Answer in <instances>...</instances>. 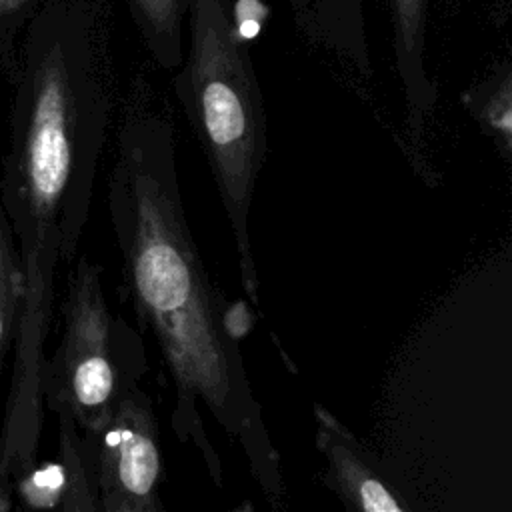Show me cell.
Listing matches in <instances>:
<instances>
[{
	"label": "cell",
	"instance_id": "4fadbf2b",
	"mask_svg": "<svg viewBox=\"0 0 512 512\" xmlns=\"http://www.w3.org/2000/svg\"><path fill=\"white\" fill-rule=\"evenodd\" d=\"M20 504L30 510H62L66 480L60 462L34 464L12 480Z\"/></svg>",
	"mask_w": 512,
	"mask_h": 512
},
{
	"label": "cell",
	"instance_id": "8fae6325",
	"mask_svg": "<svg viewBox=\"0 0 512 512\" xmlns=\"http://www.w3.org/2000/svg\"><path fill=\"white\" fill-rule=\"evenodd\" d=\"M58 416V462L64 472V512H100L92 452L86 434L66 412Z\"/></svg>",
	"mask_w": 512,
	"mask_h": 512
},
{
	"label": "cell",
	"instance_id": "ba28073f",
	"mask_svg": "<svg viewBox=\"0 0 512 512\" xmlns=\"http://www.w3.org/2000/svg\"><path fill=\"white\" fill-rule=\"evenodd\" d=\"M394 56L406 102V138L418 174L432 184L434 170L426 160V128L434 114L438 92L424 66L426 0H392Z\"/></svg>",
	"mask_w": 512,
	"mask_h": 512
},
{
	"label": "cell",
	"instance_id": "6da1fadb",
	"mask_svg": "<svg viewBox=\"0 0 512 512\" xmlns=\"http://www.w3.org/2000/svg\"><path fill=\"white\" fill-rule=\"evenodd\" d=\"M106 196L138 330L154 338L172 382V432L198 452L212 484L224 488L206 410L240 448L264 496L280 504L282 460L250 386L226 298L186 220L174 112L146 76L132 80L120 106Z\"/></svg>",
	"mask_w": 512,
	"mask_h": 512
},
{
	"label": "cell",
	"instance_id": "7a4b0ae2",
	"mask_svg": "<svg viewBox=\"0 0 512 512\" xmlns=\"http://www.w3.org/2000/svg\"><path fill=\"white\" fill-rule=\"evenodd\" d=\"M106 0H38L6 70L0 204L18 244L70 262L88 222L116 102Z\"/></svg>",
	"mask_w": 512,
	"mask_h": 512
},
{
	"label": "cell",
	"instance_id": "8992f818",
	"mask_svg": "<svg viewBox=\"0 0 512 512\" xmlns=\"http://www.w3.org/2000/svg\"><path fill=\"white\" fill-rule=\"evenodd\" d=\"M86 438L92 452L100 512L164 510L160 428L152 400L140 384L128 390L110 418Z\"/></svg>",
	"mask_w": 512,
	"mask_h": 512
},
{
	"label": "cell",
	"instance_id": "7c38bea8",
	"mask_svg": "<svg viewBox=\"0 0 512 512\" xmlns=\"http://www.w3.org/2000/svg\"><path fill=\"white\" fill-rule=\"evenodd\" d=\"M22 300V262L12 224L0 204V380L12 350Z\"/></svg>",
	"mask_w": 512,
	"mask_h": 512
},
{
	"label": "cell",
	"instance_id": "52a82bcc",
	"mask_svg": "<svg viewBox=\"0 0 512 512\" xmlns=\"http://www.w3.org/2000/svg\"><path fill=\"white\" fill-rule=\"evenodd\" d=\"M316 448L326 460L324 486L348 510L408 512L412 506L380 472L370 452L322 404H314Z\"/></svg>",
	"mask_w": 512,
	"mask_h": 512
},
{
	"label": "cell",
	"instance_id": "9a60e30c",
	"mask_svg": "<svg viewBox=\"0 0 512 512\" xmlns=\"http://www.w3.org/2000/svg\"><path fill=\"white\" fill-rule=\"evenodd\" d=\"M10 484L6 482H0V510H6V508H12V500H10Z\"/></svg>",
	"mask_w": 512,
	"mask_h": 512
},
{
	"label": "cell",
	"instance_id": "3957f363",
	"mask_svg": "<svg viewBox=\"0 0 512 512\" xmlns=\"http://www.w3.org/2000/svg\"><path fill=\"white\" fill-rule=\"evenodd\" d=\"M186 22L188 48L172 88L210 166L234 238L240 284L260 308L250 210L268 148L262 90L230 0H192Z\"/></svg>",
	"mask_w": 512,
	"mask_h": 512
},
{
	"label": "cell",
	"instance_id": "277c9868",
	"mask_svg": "<svg viewBox=\"0 0 512 512\" xmlns=\"http://www.w3.org/2000/svg\"><path fill=\"white\" fill-rule=\"evenodd\" d=\"M148 370L142 332L110 312L102 268L78 258L62 302L60 342L44 368V404L96 432Z\"/></svg>",
	"mask_w": 512,
	"mask_h": 512
},
{
	"label": "cell",
	"instance_id": "30bf717a",
	"mask_svg": "<svg viewBox=\"0 0 512 512\" xmlns=\"http://www.w3.org/2000/svg\"><path fill=\"white\" fill-rule=\"evenodd\" d=\"M462 104L478 128L494 142L500 156L512 158V72L504 62L496 70L462 92Z\"/></svg>",
	"mask_w": 512,
	"mask_h": 512
},
{
	"label": "cell",
	"instance_id": "5bb4252c",
	"mask_svg": "<svg viewBox=\"0 0 512 512\" xmlns=\"http://www.w3.org/2000/svg\"><path fill=\"white\" fill-rule=\"evenodd\" d=\"M38 0H0V68L6 72L14 58L18 32Z\"/></svg>",
	"mask_w": 512,
	"mask_h": 512
},
{
	"label": "cell",
	"instance_id": "2e32d148",
	"mask_svg": "<svg viewBox=\"0 0 512 512\" xmlns=\"http://www.w3.org/2000/svg\"><path fill=\"white\" fill-rule=\"evenodd\" d=\"M288 4H290V8L298 14V18L302 16V14H306L308 12V8L314 4V0H288Z\"/></svg>",
	"mask_w": 512,
	"mask_h": 512
},
{
	"label": "cell",
	"instance_id": "5b68a950",
	"mask_svg": "<svg viewBox=\"0 0 512 512\" xmlns=\"http://www.w3.org/2000/svg\"><path fill=\"white\" fill-rule=\"evenodd\" d=\"M22 262V300L12 342V374L0 424V480L16 476L38 462L44 422L46 340L54 314L56 264L34 248L18 246Z\"/></svg>",
	"mask_w": 512,
	"mask_h": 512
},
{
	"label": "cell",
	"instance_id": "9c48e42d",
	"mask_svg": "<svg viewBox=\"0 0 512 512\" xmlns=\"http://www.w3.org/2000/svg\"><path fill=\"white\" fill-rule=\"evenodd\" d=\"M150 58L174 72L184 54V24L192 0H124Z\"/></svg>",
	"mask_w": 512,
	"mask_h": 512
}]
</instances>
